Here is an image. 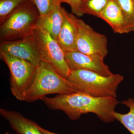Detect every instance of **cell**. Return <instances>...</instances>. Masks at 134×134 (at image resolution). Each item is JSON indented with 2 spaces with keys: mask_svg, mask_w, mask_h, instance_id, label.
<instances>
[{
  "mask_svg": "<svg viewBox=\"0 0 134 134\" xmlns=\"http://www.w3.org/2000/svg\"><path fill=\"white\" fill-rule=\"evenodd\" d=\"M41 100L49 109L61 110L72 120H79L82 114L92 113L105 123L116 120L113 113L120 103L116 98L97 97L83 92L45 97Z\"/></svg>",
  "mask_w": 134,
  "mask_h": 134,
  "instance_id": "6da1fadb",
  "label": "cell"
},
{
  "mask_svg": "<svg viewBox=\"0 0 134 134\" xmlns=\"http://www.w3.org/2000/svg\"><path fill=\"white\" fill-rule=\"evenodd\" d=\"M81 92L82 90L77 84L63 77L49 63L41 61L33 83L25 93L23 101L31 103L41 100L48 94Z\"/></svg>",
  "mask_w": 134,
  "mask_h": 134,
  "instance_id": "7a4b0ae2",
  "label": "cell"
},
{
  "mask_svg": "<svg viewBox=\"0 0 134 134\" xmlns=\"http://www.w3.org/2000/svg\"><path fill=\"white\" fill-rule=\"evenodd\" d=\"M40 16L38 9L30 0L22 3L1 24V41L19 40L31 35Z\"/></svg>",
  "mask_w": 134,
  "mask_h": 134,
  "instance_id": "3957f363",
  "label": "cell"
},
{
  "mask_svg": "<svg viewBox=\"0 0 134 134\" xmlns=\"http://www.w3.org/2000/svg\"><path fill=\"white\" fill-rule=\"evenodd\" d=\"M124 79L119 74L106 76L85 70H72L68 78L77 84L83 92L90 96L114 98L117 97L118 86Z\"/></svg>",
  "mask_w": 134,
  "mask_h": 134,
  "instance_id": "277c9868",
  "label": "cell"
},
{
  "mask_svg": "<svg viewBox=\"0 0 134 134\" xmlns=\"http://www.w3.org/2000/svg\"><path fill=\"white\" fill-rule=\"evenodd\" d=\"M0 58L9 70L11 93L17 99L23 101L25 93L36 78L38 66L6 53L0 52Z\"/></svg>",
  "mask_w": 134,
  "mask_h": 134,
  "instance_id": "5b68a950",
  "label": "cell"
},
{
  "mask_svg": "<svg viewBox=\"0 0 134 134\" xmlns=\"http://www.w3.org/2000/svg\"><path fill=\"white\" fill-rule=\"evenodd\" d=\"M33 35L38 46L41 61L49 63L58 74L68 79L71 73L68 66L65 52L58 41L49 34L35 29Z\"/></svg>",
  "mask_w": 134,
  "mask_h": 134,
  "instance_id": "8992f818",
  "label": "cell"
},
{
  "mask_svg": "<svg viewBox=\"0 0 134 134\" xmlns=\"http://www.w3.org/2000/svg\"><path fill=\"white\" fill-rule=\"evenodd\" d=\"M76 46L80 52L104 60L108 53L107 38L77 18Z\"/></svg>",
  "mask_w": 134,
  "mask_h": 134,
  "instance_id": "52a82bcc",
  "label": "cell"
},
{
  "mask_svg": "<svg viewBox=\"0 0 134 134\" xmlns=\"http://www.w3.org/2000/svg\"><path fill=\"white\" fill-rule=\"evenodd\" d=\"M0 52L6 53L38 66L41 62L38 46L33 33L13 41H1Z\"/></svg>",
  "mask_w": 134,
  "mask_h": 134,
  "instance_id": "ba28073f",
  "label": "cell"
},
{
  "mask_svg": "<svg viewBox=\"0 0 134 134\" xmlns=\"http://www.w3.org/2000/svg\"><path fill=\"white\" fill-rule=\"evenodd\" d=\"M65 53L66 61L71 71L85 70L106 76L113 74L101 58L78 51L65 52Z\"/></svg>",
  "mask_w": 134,
  "mask_h": 134,
  "instance_id": "9c48e42d",
  "label": "cell"
},
{
  "mask_svg": "<svg viewBox=\"0 0 134 134\" xmlns=\"http://www.w3.org/2000/svg\"><path fill=\"white\" fill-rule=\"evenodd\" d=\"M77 18L64 8L63 18L57 41L64 52L77 51L76 46Z\"/></svg>",
  "mask_w": 134,
  "mask_h": 134,
  "instance_id": "30bf717a",
  "label": "cell"
},
{
  "mask_svg": "<svg viewBox=\"0 0 134 134\" xmlns=\"http://www.w3.org/2000/svg\"><path fill=\"white\" fill-rule=\"evenodd\" d=\"M63 9L59 5L48 14L40 15L36 29L47 32L57 41L63 21Z\"/></svg>",
  "mask_w": 134,
  "mask_h": 134,
  "instance_id": "8fae6325",
  "label": "cell"
},
{
  "mask_svg": "<svg viewBox=\"0 0 134 134\" xmlns=\"http://www.w3.org/2000/svg\"><path fill=\"white\" fill-rule=\"evenodd\" d=\"M0 114L8 121L13 130L18 134H43L35 126L34 122L15 111L1 108Z\"/></svg>",
  "mask_w": 134,
  "mask_h": 134,
  "instance_id": "7c38bea8",
  "label": "cell"
},
{
  "mask_svg": "<svg viewBox=\"0 0 134 134\" xmlns=\"http://www.w3.org/2000/svg\"><path fill=\"white\" fill-rule=\"evenodd\" d=\"M99 18L107 23L114 33H127L124 15L115 0H109L101 11Z\"/></svg>",
  "mask_w": 134,
  "mask_h": 134,
  "instance_id": "4fadbf2b",
  "label": "cell"
},
{
  "mask_svg": "<svg viewBox=\"0 0 134 134\" xmlns=\"http://www.w3.org/2000/svg\"><path fill=\"white\" fill-rule=\"evenodd\" d=\"M121 103L128 107L129 111L124 114L115 111L113 115L131 134H134V99L130 98L127 100H122Z\"/></svg>",
  "mask_w": 134,
  "mask_h": 134,
  "instance_id": "5bb4252c",
  "label": "cell"
},
{
  "mask_svg": "<svg viewBox=\"0 0 134 134\" xmlns=\"http://www.w3.org/2000/svg\"><path fill=\"white\" fill-rule=\"evenodd\" d=\"M125 17L127 33L134 32V0H115Z\"/></svg>",
  "mask_w": 134,
  "mask_h": 134,
  "instance_id": "9a60e30c",
  "label": "cell"
},
{
  "mask_svg": "<svg viewBox=\"0 0 134 134\" xmlns=\"http://www.w3.org/2000/svg\"><path fill=\"white\" fill-rule=\"evenodd\" d=\"M109 0H82L81 8L83 14H87L99 18L101 11Z\"/></svg>",
  "mask_w": 134,
  "mask_h": 134,
  "instance_id": "2e32d148",
  "label": "cell"
},
{
  "mask_svg": "<svg viewBox=\"0 0 134 134\" xmlns=\"http://www.w3.org/2000/svg\"><path fill=\"white\" fill-rule=\"evenodd\" d=\"M29 0H0V24L19 5Z\"/></svg>",
  "mask_w": 134,
  "mask_h": 134,
  "instance_id": "e0dca14e",
  "label": "cell"
},
{
  "mask_svg": "<svg viewBox=\"0 0 134 134\" xmlns=\"http://www.w3.org/2000/svg\"><path fill=\"white\" fill-rule=\"evenodd\" d=\"M36 5L40 16L51 12L56 7L61 5L62 0H30Z\"/></svg>",
  "mask_w": 134,
  "mask_h": 134,
  "instance_id": "ac0fdd59",
  "label": "cell"
},
{
  "mask_svg": "<svg viewBox=\"0 0 134 134\" xmlns=\"http://www.w3.org/2000/svg\"><path fill=\"white\" fill-rule=\"evenodd\" d=\"M62 3L68 4L71 8L72 14L77 16L80 17L83 15L81 8L82 0H62Z\"/></svg>",
  "mask_w": 134,
  "mask_h": 134,
  "instance_id": "d6986e66",
  "label": "cell"
},
{
  "mask_svg": "<svg viewBox=\"0 0 134 134\" xmlns=\"http://www.w3.org/2000/svg\"><path fill=\"white\" fill-rule=\"evenodd\" d=\"M34 124L35 126L43 134H58L53 133V132H49V131H48V130L44 129L41 127L40 126H39L38 124H37V123H36L35 122H34Z\"/></svg>",
  "mask_w": 134,
  "mask_h": 134,
  "instance_id": "ffe728a7",
  "label": "cell"
},
{
  "mask_svg": "<svg viewBox=\"0 0 134 134\" xmlns=\"http://www.w3.org/2000/svg\"><path fill=\"white\" fill-rule=\"evenodd\" d=\"M4 134H12L11 133H8V132H6V133H5Z\"/></svg>",
  "mask_w": 134,
  "mask_h": 134,
  "instance_id": "44dd1931",
  "label": "cell"
}]
</instances>
